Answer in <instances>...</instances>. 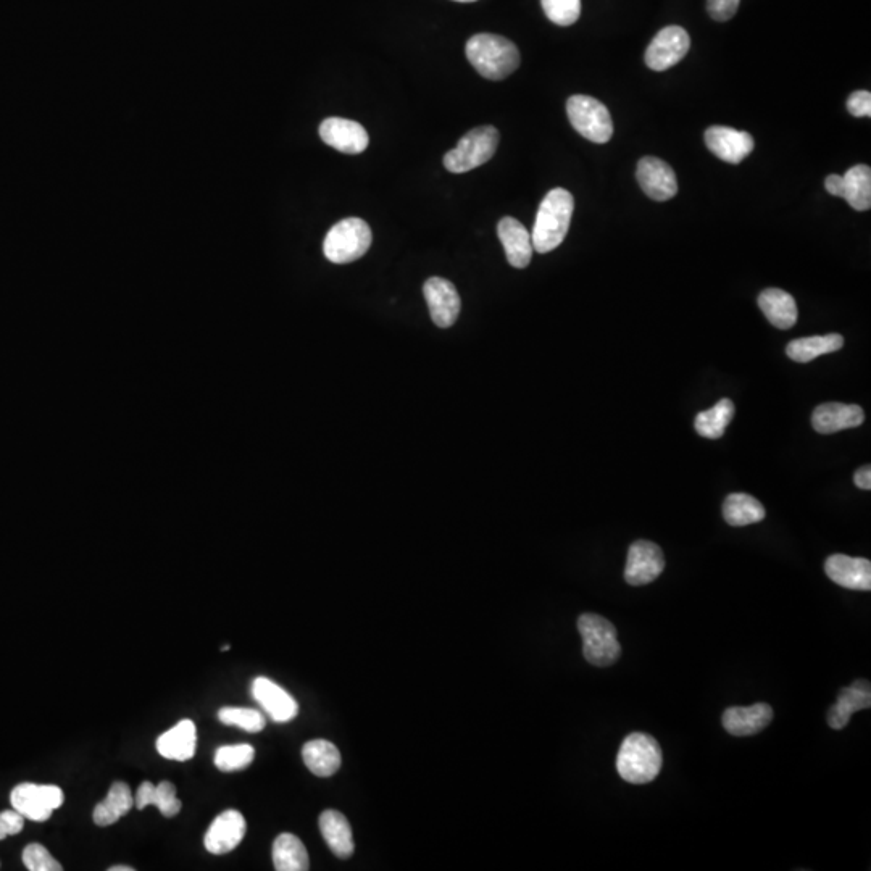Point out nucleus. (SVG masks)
Wrapping results in <instances>:
<instances>
[{"mask_svg": "<svg viewBox=\"0 0 871 871\" xmlns=\"http://www.w3.org/2000/svg\"><path fill=\"white\" fill-rule=\"evenodd\" d=\"M573 210H575V199L567 189L555 188L547 192V196L539 205L533 233H531L534 251L547 254L562 244L570 230Z\"/></svg>", "mask_w": 871, "mask_h": 871, "instance_id": "1", "label": "nucleus"}, {"mask_svg": "<svg viewBox=\"0 0 871 871\" xmlns=\"http://www.w3.org/2000/svg\"><path fill=\"white\" fill-rule=\"evenodd\" d=\"M467 59L475 70L491 81L509 78L520 67V52L509 39L497 34H476L467 42Z\"/></svg>", "mask_w": 871, "mask_h": 871, "instance_id": "2", "label": "nucleus"}, {"mask_svg": "<svg viewBox=\"0 0 871 871\" xmlns=\"http://www.w3.org/2000/svg\"><path fill=\"white\" fill-rule=\"evenodd\" d=\"M662 762V749L651 734L631 733L621 742L617 771L628 783L647 784L659 776Z\"/></svg>", "mask_w": 871, "mask_h": 871, "instance_id": "3", "label": "nucleus"}, {"mask_svg": "<svg viewBox=\"0 0 871 871\" xmlns=\"http://www.w3.org/2000/svg\"><path fill=\"white\" fill-rule=\"evenodd\" d=\"M578 631L583 638L584 659L594 667H610L618 662L621 646L618 642L617 628L612 621L597 615L583 613L578 618Z\"/></svg>", "mask_w": 871, "mask_h": 871, "instance_id": "4", "label": "nucleus"}, {"mask_svg": "<svg viewBox=\"0 0 871 871\" xmlns=\"http://www.w3.org/2000/svg\"><path fill=\"white\" fill-rule=\"evenodd\" d=\"M501 134L494 126H480L468 131L459 144L444 155V167L451 173H467L475 170L496 154Z\"/></svg>", "mask_w": 871, "mask_h": 871, "instance_id": "5", "label": "nucleus"}, {"mask_svg": "<svg viewBox=\"0 0 871 871\" xmlns=\"http://www.w3.org/2000/svg\"><path fill=\"white\" fill-rule=\"evenodd\" d=\"M373 234L367 221L360 218H346L328 231L323 244V252L330 262L351 263L359 260L370 249Z\"/></svg>", "mask_w": 871, "mask_h": 871, "instance_id": "6", "label": "nucleus"}, {"mask_svg": "<svg viewBox=\"0 0 871 871\" xmlns=\"http://www.w3.org/2000/svg\"><path fill=\"white\" fill-rule=\"evenodd\" d=\"M570 123L583 138L596 144H605L613 136L610 112L601 101L591 96H571L567 102Z\"/></svg>", "mask_w": 871, "mask_h": 871, "instance_id": "7", "label": "nucleus"}, {"mask_svg": "<svg viewBox=\"0 0 871 871\" xmlns=\"http://www.w3.org/2000/svg\"><path fill=\"white\" fill-rule=\"evenodd\" d=\"M13 809L31 821H47L54 810L60 809L65 801L62 789L54 784L21 783L13 789Z\"/></svg>", "mask_w": 871, "mask_h": 871, "instance_id": "8", "label": "nucleus"}, {"mask_svg": "<svg viewBox=\"0 0 871 871\" xmlns=\"http://www.w3.org/2000/svg\"><path fill=\"white\" fill-rule=\"evenodd\" d=\"M691 38L681 26H667L657 33L646 51V65L654 71H665L688 55Z\"/></svg>", "mask_w": 871, "mask_h": 871, "instance_id": "9", "label": "nucleus"}, {"mask_svg": "<svg viewBox=\"0 0 871 871\" xmlns=\"http://www.w3.org/2000/svg\"><path fill=\"white\" fill-rule=\"evenodd\" d=\"M665 557L662 549L651 541H636L628 551L625 568L626 583L631 586H646L662 575Z\"/></svg>", "mask_w": 871, "mask_h": 871, "instance_id": "10", "label": "nucleus"}, {"mask_svg": "<svg viewBox=\"0 0 871 871\" xmlns=\"http://www.w3.org/2000/svg\"><path fill=\"white\" fill-rule=\"evenodd\" d=\"M639 186L652 201H670L678 194V181L675 171L667 162L657 157H644L639 160L636 170Z\"/></svg>", "mask_w": 871, "mask_h": 871, "instance_id": "11", "label": "nucleus"}, {"mask_svg": "<svg viewBox=\"0 0 871 871\" xmlns=\"http://www.w3.org/2000/svg\"><path fill=\"white\" fill-rule=\"evenodd\" d=\"M705 144L718 159L733 165H738L754 151V138L751 134L728 126H710L705 131Z\"/></svg>", "mask_w": 871, "mask_h": 871, "instance_id": "12", "label": "nucleus"}, {"mask_svg": "<svg viewBox=\"0 0 871 871\" xmlns=\"http://www.w3.org/2000/svg\"><path fill=\"white\" fill-rule=\"evenodd\" d=\"M423 292L434 325L439 328H449L454 325L462 309L459 292L454 284L444 278H430L426 281Z\"/></svg>", "mask_w": 871, "mask_h": 871, "instance_id": "13", "label": "nucleus"}, {"mask_svg": "<svg viewBox=\"0 0 871 871\" xmlns=\"http://www.w3.org/2000/svg\"><path fill=\"white\" fill-rule=\"evenodd\" d=\"M246 830V818L242 817V813L238 810H226L212 821L205 834V849L210 854H228L241 844Z\"/></svg>", "mask_w": 871, "mask_h": 871, "instance_id": "14", "label": "nucleus"}, {"mask_svg": "<svg viewBox=\"0 0 871 871\" xmlns=\"http://www.w3.org/2000/svg\"><path fill=\"white\" fill-rule=\"evenodd\" d=\"M320 136L325 144L344 154H362L368 147V133L357 121L346 118H326L320 125Z\"/></svg>", "mask_w": 871, "mask_h": 871, "instance_id": "15", "label": "nucleus"}, {"mask_svg": "<svg viewBox=\"0 0 871 871\" xmlns=\"http://www.w3.org/2000/svg\"><path fill=\"white\" fill-rule=\"evenodd\" d=\"M825 573L833 583L841 588L852 591H870L871 563L870 560L851 557V555L834 554L825 562Z\"/></svg>", "mask_w": 871, "mask_h": 871, "instance_id": "16", "label": "nucleus"}, {"mask_svg": "<svg viewBox=\"0 0 871 871\" xmlns=\"http://www.w3.org/2000/svg\"><path fill=\"white\" fill-rule=\"evenodd\" d=\"M252 696L276 723H288L299 713L296 699L288 691H284L280 684L268 680L265 676L255 678L252 683Z\"/></svg>", "mask_w": 871, "mask_h": 871, "instance_id": "17", "label": "nucleus"}, {"mask_svg": "<svg viewBox=\"0 0 871 871\" xmlns=\"http://www.w3.org/2000/svg\"><path fill=\"white\" fill-rule=\"evenodd\" d=\"M773 720V709L765 702L751 705V707H730L721 717V723L731 736L746 738L760 733L770 725Z\"/></svg>", "mask_w": 871, "mask_h": 871, "instance_id": "18", "label": "nucleus"}, {"mask_svg": "<svg viewBox=\"0 0 871 871\" xmlns=\"http://www.w3.org/2000/svg\"><path fill=\"white\" fill-rule=\"evenodd\" d=\"M865 421V412L860 405L830 402L813 410V430L820 434H834L842 430L857 428Z\"/></svg>", "mask_w": 871, "mask_h": 871, "instance_id": "19", "label": "nucleus"}, {"mask_svg": "<svg viewBox=\"0 0 871 871\" xmlns=\"http://www.w3.org/2000/svg\"><path fill=\"white\" fill-rule=\"evenodd\" d=\"M497 234L505 249V255L513 268H526L533 259V241L530 231L512 217H505L497 225Z\"/></svg>", "mask_w": 871, "mask_h": 871, "instance_id": "20", "label": "nucleus"}, {"mask_svg": "<svg viewBox=\"0 0 871 871\" xmlns=\"http://www.w3.org/2000/svg\"><path fill=\"white\" fill-rule=\"evenodd\" d=\"M871 705V686L868 681L859 680L852 683L851 686L841 689L838 696V702L828 710V725L833 730H842L849 725L854 713L860 710L870 709Z\"/></svg>", "mask_w": 871, "mask_h": 871, "instance_id": "21", "label": "nucleus"}, {"mask_svg": "<svg viewBox=\"0 0 871 871\" xmlns=\"http://www.w3.org/2000/svg\"><path fill=\"white\" fill-rule=\"evenodd\" d=\"M197 730L194 721L183 720L157 739V751L168 760L186 762L196 754Z\"/></svg>", "mask_w": 871, "mask_h": 871, "instance_id": "22", "label": "nucleus"}, {"mask_svg": "<svg viewBox=\"0 0 871 871\" xmlns=\"http://www.w3.org/2000/svg\"><path fill=\"white\" fill-rule=\"evenodd\" d=\"M320 831L330 847L339 859H349L354 854V834L351 823L338 810H325L320 815Z\"/></svg>", "mask_w": 871, "mask_h": 871, "instance_id": "23", "label": "nucleus"}, {"mask_svg": "<svg viewBox=\"0 0 871 871\" xmlns=\"http://www.w3.org/2000/svg\"><path fill=\"white\" fill-rule=\"evenodd\" d=\"M759 307L771 325L778 330H791L797 321V304L794 297L783 289H765L759 296Z\"/></svg>", "mask_w": 871, "mask_h": 871, "instance_id": "24", "label": "nucleus"}, {"mask_svg": "<svg viewBox=\"0 0 871 871\" xmlns=\"http://www.w3.org/2000/svg\"><path fill=\"white\" fill-rule=\"evenodd\" d=\"M134 804L139 810L146 809L147 805H155L159 807L163 817H176L180 813L181 801L176 797L175 784L170 781H162V783L152 784L151 781H144L139 786Z\"/></svg>", "mask_w": 871, "mask_h": 871, "instance_id": "25", "label": "nucleus"}, {"mask_svg": "<svg viewBox=\"0 0 871 871\" xmlns=\"http://www.w3.org/2000/svg\"><path fill=\"white\" fill-rule=\"evenodd\" d=\"M133 805L134 797L130 786L123 781H117L112 784L104 801L96 805L92 818L96 825L110 826L117 823L121 817H125L126 813L133 809Z\"/></svg>", "mask_w": 871, "mask_h": 871, "instance_id": "26", "label": "nucleus"}, {"mask_svg": "<svg viewBox=\"0 0 871 871\" xmlns=\"http://www.w3.org/2000/svg\"><path fill=\"white\" fill-rule=\"evenodd\" d=\"M302 759L305 767L309 768L313 775L321 778L333 776L341 768V754L338 747L326 739H313L307 742L302 749Z\"/></svg>", "mask_w": 871, "mask_h": 871, "instance_id": "27", "label": "nucleus"}, {"mask_svg": "<svg viewBox=\"0 0 871 871\" xmlns=\"http://www.w3.org/2000/svg\"><path fill=\"white\" fill-rule=\"evenodd\" d=\"M273 863L278 871L309 870V852L297 836L283 833L273 842Z\"/></svg>", "mask_w": 871, "mask_h": 871, "instance_id": "28", "label": "nucleus"}, {"mask_svg": "<svg viewBox=\"0 0 871 871\" xmlns=\"http://www.w3.org/2000/svg\"><path fill=\"white\" fill-rule=\"evenodd\" d=\"M842 346H844V338L841 334H826V336H812V338L791 341L786 347V354L794 362L809 363L818 359L820 355L841 351Z\"/></svg>", "mask_w": 871, "mask_h": 871, "instance_id": "29", "label": "nucleus"}, {"mask_svg": "<svg viewBox=\"0 0 871 871\" xmlns=\"http://www.w3.org/2000/svg\"><path fill=\"white\" fill-rule=\"evenodd\" d=\"M723 517L731 526L754 525L765 518V507L755 497L736 492L726 497L723 504Z\"/></svg>", "mask_w": 871, "mask_h": 871, "instance_id": "30", "label": "nucleus"}, {"mask_svg": "<svg viewBox=\"0 0 871 871\" xmlns=\"http://www.w3.org/2000/svg\"><path fill=\"white\" fill-rule=\"evenodd\" d=\"M844 199L852 209L865 212L871 209V170L868 165H855L846 171Z\"/></svg>", "mask_w": 871, "mask_h": 871, "instance_id": "31", "label": "nucleus"}, {"mask_svg": "<svg viewBox=\"0 0 871 871\" xmlns=\"http://www.w3.org/2000/svg\"><path fill=\"white\" fill-rule=\"evenodd\" d=\"M734 417V404L730 399H721L712 409L699 413L694 428L702 438L720 439Z\"/></svg>", "mask_w": 871, "mask_h": 871, "instance_id": "32", "label": "nucleus"}, {"mask_svg": "<svg viewBox=\"0 0 871 871\" xmlns=\"http://www.w3.org/2000/svg\"><path fill=\"white\" fill-rule=\"evenodd\" d=\"M255 749L251 744H236V746H223L215 754V765L218 770L231 773V771L244 770L254 762Z\"/></svg>", "mask_w": 871, "mask_h": 871, "instance_id": "33", "label": "nucleus"}, {"mask_svg": "<svg viewBox=\"0 0 871 871\" xmlns=\"http://www.w3.org/2000/svg\"><path fill=\"white\" fill-rule=\"evenodd\" d=\"M218 720L223 725L238 726L247 733H260L265 728V717L259 710L225 707L218 712Z\"/></svg>", "mask_w": 871, "mask_h": 871, "instance_id": "34", "label": "nucleus"}, {"mask_svg": "<svg viewBox=\"0 0 871 871\" xmlns=\"http://www.w3.org/2000/svg\"><path fill=\"white\" fill-rule=\"evenodd\" d=\"M547 18L559 26H570L581 15V0H541Z\"/></svg>", "mask_w": 871, "mask_h": 871, "instance_id": "35", "label": "nucleus"}, {"mask_svg": "<svg viewBox=\"0 0 871 871\" xmlns=\"http://www.w3.org/2000/svg\"><path fill=\"white\" fill-rule=\"evenodd\" d=\"M25 867L30 871H62L63 867L59 860L52 857L51 852L41 844H30L25 847L21 855Z\"/></svg>", "mask_w": 871, "mask_h": 871, "instance_id": "36", "label": "nucleus"}, {"mask_svg": "<svg viewBox=\"0 0 871 871\" xmlns=\"http://www.w3.org/2000/svg\"><path fill=\"white\" fill-rule=\"evenodd\" d=\"M23 826H25V817L20 812H17V810L0 812V841L21 833Z\"/></svg>", "mask_w": 871, "mask_h": 871, "instance_id": "37", "label": "nucleus"}, {"mask_svg": "<svg viewBox=\"0 0 871 871\" xmlns=\"http://www.w3.org/2000/svg\"><path fill=\"white\" fill-rule=\"evenodd\" d=\"M741 0H707V12L715 21H728L736 15Z\"/></svg>", "mask_w": 871, "mask_h": 871, "instance_id": "38", "label": "nucleus"}, {"mask_svg": "<svg viewBox=\"0 0 871 871\" xmlns=\"http://www.w3.org/2000/svg\"><path fill=\"white\" fill-rule=\"evenodd\" d=\"M847 110L852 117H871V94L868 91L852 92L847 99Z\"/></svg>", "mask_w": 871, "mask_h": 871, "instance_id": "39", "label": "nucleus"}, {"mask_svg": "<svg viewBox=\"0 0 871 871\" xmlns=\"http://www.w3.org/2000/svg\"><path fill=\"white\" fill-rule=\"evenodd\" d=\"M826 191L830 192L831 196H844V178L839 175H830L825 180Z\"/></svg>", "mask_w": 871, "mask_h": 871, "instance_id": "40", "label": "nucleus"}, {"mask_svg": "<svg viewBox=\"0 0 871 871\" xmlns=\"http://www.w3.org/2000/svg\"><path fill=\"white\" fill-rule=\"evenodd\" d=\"M855 484H857V488L863 489V491H870L871 489V467L870 465H865V467L857 470L854 476Z\"/></svg>", "mask_w": 871, "mask_h": 871, "instance_id": "41", "label": "nucleus"}, {"mask_svg": "<svg viewBox=\"0 0 871 871\" xmlns=\"http://www.w3.org/2000/svg\"><path fill=\"white\" fill-rule=\"evenodd\" d=\"M109 871H134V868L133 867H125V865H120V867L109 868Z\"/></svg>", "mask_w": 871, "mask_h": 871, "instance_id": "42", "label": "nucleus"}, {"mask_svg": "<svg viewBox=\"0 0 871 871\" xmlns=\"http://www.w3.org/2000/svg\"><path fill=\"white\" fill-rule=\"evenodd\" d=\"M455 2H463V4H468V2H476V0H455Z\"/></svg>", "mask_w": 871, "mask_h": 871, "instance_id": "43", "label": "nucleus"}]
</instances>
